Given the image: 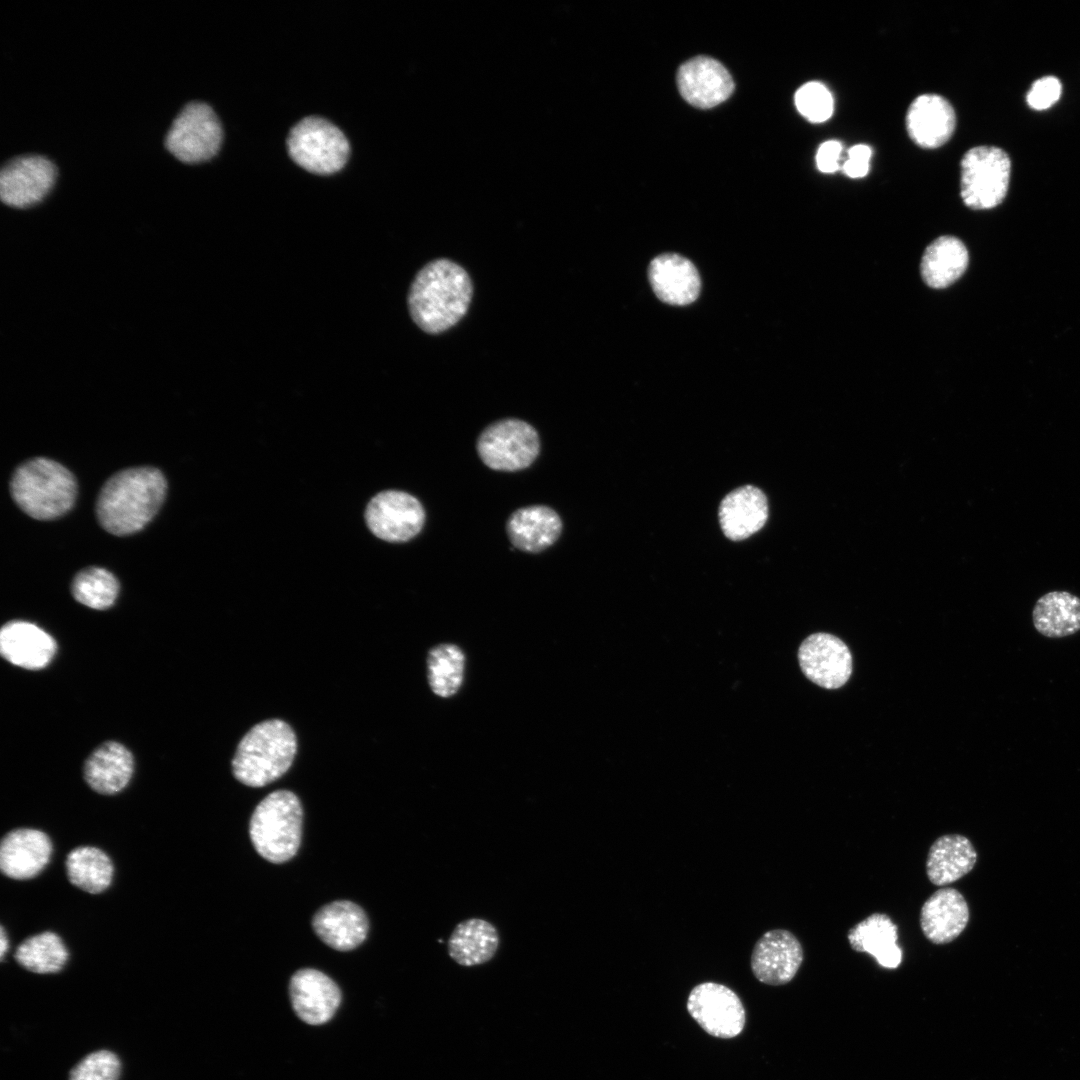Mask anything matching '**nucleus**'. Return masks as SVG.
Instances as JSON below:
<instances>
[{
    "mask_svg": "<svg viewBox=\"0 0 1080 1080\" xmlns=\"http://www.w3.org/2000/svg\"><path fill=\"white\" fill-rule=\"evenodd\" d=\"M768 518V503L757 487H739L724 497L719 507V521L725 536L733 541L748 538L759 531Z\"/></svg>",
    "mask_w": 1080,
    "mask_h": 1080,
    "instance_id": "23",
    "label": "nucleus"
},
{
    "mask_svg": "<svg viewBox=\"0 0 1080 1080\" xmlns=\"http://www.w3.org/2000/svg\"><path fill=\"white\" fill-rule=\"evenodd\" d=\"M803 948L786 929L765 932L755 943L751 969L760 982L778 986L790 982L803 962Z\"/></svg>",
    "mask_w": 1080,
    "mask_h": 1080,
    "instance_id": "14",
    "label": "nucleus"
},
{
    "mask_svg": "<svg viewBox=\"0 0 1080 1080\" xmlns=\"http://www.w3.org/2000/svg\"><path fill=\"white\" fill-rule=\"evenodd\" d=\"M1035 629L1048 638H1062L1080 630V598L1068 591L1042 595L1032 611Z\"/></svg>",
    "mask_w": 1080,
    "mask_h": 1080,
    "instance_id": "30",
    "label": "nucleus"
},
{
    "mask_svg": "<svg viewBox=\"0 0 1080 1080\" xmlns=\"http://www.w3.org/2000/svg\"><path fill=\"white\" fill-rule=\"evenodd\" d=\"M794 101L798 112L809 122L821 123L833 114V96L821 82L811 81L802 85L795 93Z\"/></svg>",
    "mask_w": 1080,
    "mask_h": 1080,
    "instance_id": "35",
    "label": "nucleus"
},
{
    "mask_svg": "<svg viewBox=\"0 0 1080 1080\" xmlns=\"http://www.w3.org/2000/svg\"><path fill=\"white\" fill-rule=\"evenodd\" d=\"M842 155V144L836 140H828L823 142L816 153V165L819 171L823 173H833L837 171L840 166V160Z\"/></svg>",
    "mask_w": 1080,
    "mask_h": 1080,
    "instance_id": "39",
    "label": "nucleus"
},
{
    "mask_svg": "<svg viewBox=\"0 0 1080 1080\" xmlns=\"http://www.w3.org/2000/svg\"><path fill=\"white\" fill-rule=\"evenodd\" d=\"M9 948V940L5 931V928L1 926L0 929V958L3 960L4 956Z\"/></svg>",
    "mask_w": 1080,
    "mask_h": 1080,
    "instance_id": "40",
    "label": "nucleus"
},
{
    "mask_svg": "<svg viewBox=\"0 0 1080 1080\" xmlns=\"http://www.w3.org/2000/svg\"><path fill=\"white\" fill-rule=\"evenodd\" d=\"M65 868L70 883L90 894L106 890L114 874L110 857L93 846H80L71 850L66 857Z\"/></svg>",
    "mask_w": 1080,
    "mask_h": 1080,
    "instance_id": "31",
    "label": "nucleus"
},
{
    "mask_svg": "<svg viewBox=\"0 0 1080 1080\" xmlns=\"http://www.w3.org/2000/svg\"><path fill=\"white\" fill-rule=\"evenodd\" d=\"M1011 162L1007 153L995 146H976L961 160L960 195L975 210L991 209L1005 199Z\"/></svg>",
    "mask_w": 1080,
    "mask_h": 1080,
    "instance_id": "7",
    "label": "nucleus"
},
{
    "mask_svg": "<svg viewBox=\"0 0 1080 1080\" xmlns=\"http://www.w3.org/2000/svg\"><path fill=\"white\" fill-rule=\"evenodd\" d=\"M464 669V653L454 644L437 645L428 653V682L431 690L440 697H451L458 692Z\"/></svg>",
    "mask_w": 1080,
    "mask_h": 1080,
    "instance_id": "33",
    "label": "nucleus"
},
{
    "mask_svg": "<svg viewBox=\"0 0 1080 1080\" xmlns=\"http://www.w3.org/2000/svg\"><path fill=\"white\" fill-rule=\"evenodd\" d=\"M133 771L131 752L124 745L109 741L88 757L84 765V778L94 791L112 795L127 786Z\"/></svg>",
    "mask_w": 1080,
    "mask_h": 1080,
    "instance_id": "26",
    "label": "nucleus"
},
{
    "mask_svg": "<svg viewBox=\"0 0 1080 1080\" xmlns=\"http://www.w3.org/2000/svg\"><path fill=\"white\" fill-rule=\"evenodd\" d=\"M121 1061L107 1049L90 1052L69 1072L68 1080H119Z\"/></svg>",
    "mask_w": 1080,
    "mask_h": 1080,
    "instance_id": "36",
    "label": "nucleus"
},
{
    "mask_svg": "<svg viewBox=\"0 0 1080 1080\" xmlns=\"http://www.w3.org/2000/svg\"><path fill=\"white\" fill-rule=\"evenodd\" d=\"M57 650L54 638L37 625L14 620L0 632V652L13 665L28 670L46 667Z\"/></svg>",
    "mask_w": 1080,
    "mask_h": 1080,
    "instance_id": "22",
    "label": "nucleus"
},
{
    "mask_svg": "<svg viewBox=\"0 0 1080 1080\" xmlns=\"http://www.w3.org/2000/svg\"><path fill=\"white\" fill-rule=\"evenodd\" d=\"M473 288L467 271L456 262L438 258L415 275L407 303L413 322L428 334L442 333L466 314Z\"/></svg>",
    "mask_w": 1080,
    "mask_h": 1080,
    "instance_id": "1",
    "label": "nucleus"
},
{
    "mask_svg": "<svg viewBox=\"0 0 1080 1080\" xmlns=\"http://www.w3.org/2000/svg\"><path fill=\"white\" fill-rule=\"evenodd\" d=\"M871 155L872 150L868 145H854L848 150V158L841 169L850 178L864 177L869 171Z\"/></svg>",
    "mask_w": 1080,
    "mask_h": 1080,
    "instance_id": "38",
    "label": "nucleus"
},
{
    "mask_svg": "<svg viewBox=\"0 0 1080 1080\" xmlns=\"http://www.w3.org/2000/svg\"><path fill=\"white\" fill-rule=\"evenodd\" d=\"M368 926L364 910L347 900L324 905L312 919L316 935L326 945L338 951H349L358 947L366 939Z\"/></svg>",
    "mask_w": 1080,
    "mask_h": 1080,
    "instance_id": "19",
    "label": "nucleus"
},
{
    "mask_svg": "<svg viewBox=\"0 0 1080 1080\" xmlns=\"http://www.w3.org/2000/svg\"><path fill=\"white\" fill-rule=\"evenodd\" d=\"M969 917L964 896L955 888L943 887L924 902L920 911V927L933 944H946L964 931Z\"/></svg>",
    "mask_w": 1080,
    "mask_h": 1080,
    "instance_id": "20",
    "label": "nucleus"
},
{
    "mask_svg": "<svg viewBox=\"0 0 1080 1080\" xmlns=\"http://www.w3.org/2000/svg\"><path fill=\"white\" fill-rule=\"evenodd\" d=\"M56 167L41 155H21L9 160L0 172V197L4 204L27 208L42 201L52 189Z\"/></svg>",
    "mask_w": 1080,
    "mask_h": 1080,
    "instance_id": "12",
    "label": "nucleus"
},
{
    "mask_svg": "<svg viewBox=\"0 0 1080 1080\" xmlns=\"http://www.w3.org/2000/svg\"><path fill=\"white\" fill-rule=\"evenodd\" d=\"M287 148L291 159L305 170L319 175L338 172L346 164L350 147L343 132L328 120L309 116L289 132Z\"/></svg>",
    "mask_w": 1080,
    "mask_h": 1080,
    "instance_id": "6",
    "label": "nucleus"
},
{
    "mask_svg": "<svg viewBox=\"0 0 1080 1080\" xmlns=\"http://www.w3.org/2000/svg\"><path fill=\"white\" fill-rule=\"evenodd\" d=\"M297 750L296 736L283 720L270 719L253 726L241 739L232 760L235 778L250 787H262L290 768Z\"/></svg>",
    "mask_w": 1080,
    "mask_h": 1080,
    "instance_id": "3",
    "label": "nucleus"
},
{
    "mask_svg": "<svg viewBox=\"0 0 1080 1080\" xmlns=\"http://www.w3.org/2000/svg\"><path fill=\"white\" fill-rule=\"evenodd\" d=\"M802 672L813 683L836 689L843 686L852 672V657L846 644L827 633L807 637L799 647Z\"/></svg>",
    "mask_w": 1080,
    "mask_h": 1080,
    "instance_id": "13",
    "label": "nucleus"
},
{
    "mask_svg": "<svg viewBox=\"0 0 1080 1080\" xmlns=\"http://www.w3.org/2000/svg\"><path fill=\"white\" fill-rule=\"evenodd\" d=\"M499 943L498 930L491 922L469 918L455 926L448 939L447 950L457 964L471 967L490 961Z\"/></svg>",
    "mask_w": 1080,
    "mask_h": 1080,
    "instance_id": "28",
    "label": "nucleus"
},
{
    "mask_svg": "<svg viewBox=\"0 0 1080 1080\" xmlns=\"http://www.w3.org/2000/svg\"><path fill=\"white\" fill-rule=\"evenodd\" d=\"M52 843L47 834L34 828L8 832L0 844V869L8 878L27 880L37 876L48 864Z\"/></svg>",
    "mask_w": 1080,
    "mask_h": 1080,
    "instance_id": "17",
    "label": "nucleus"
},
{
    "mask_svg": "<svg viewBox=\"0 0 1080 1080\" xmlns=\"http://www.w3.org/2000/svg\"><path fill=\"white\" fill-rule=\"evenodd\" d=\"M687 1010L699 1026L714 1037H736L745 1025V1009L740 998L719 983L696 985L688 996Z\"/></svg>",
    "mask_w": 1080,
    "mask_h": 1080,
    "instance_id": "10",
    "label": "nucleus"
},
{
    "mask_svg": "<svg viewBox=\"0 0 1080 1080\" xmlns=\"http://www.w3.org/2000/svg\"><path fill=\"white\" fill-rule=\"evenodd\" d=\"M506 531L514 547L524 552L538 553L559 538L562 521L557 512L548 506H527L510 515Z\"/></svg>",
    "mask_w": 1080,
    "mask_h": 1080,
    "instance_id": "24",
    "label": "nucleus"
},
{
    "mask_svg": "<svg viewBox=\"0 0 1080 1080\" xmlns=\"http://www.w3.org/2000/svg\"><path fill=\"white\" fill-rule=\"evenodd\" d=\"M222 139V125L214 110L204 102L193 101L173 120L164 144L181 162L197 164L213 158Z\"/></svg>",
    "mask_w": 1080,
    "mask_h": 1080,
    "instance_id": "8",
    "label": "nucleus"
},
{
    "mask_svg": "<svg viewBox=\"0 0 1080 1080\" xmlns=\"http://www.w3.org/2000/svg\"><path fill=\"white\" fill-rule=\"evenodd\" d=\"M906 129L911 140L921 148L935 149L953 135L956 115L952 105L937 94L916 97L906 113Z\"/></svg>",
    "mask_w": 1080,
    "mask_h": 1080,
    "instance_id": "18",
    "label": "nucleus"
},
{
    "mask_svg": "<svg viewBox=\"0 0 1080 1080\" xmlns=\"http://www.w3.org/2000/svg\"><path fill=\"white\" fill-rule=\"evenodd\" d=\"M540 451L537 431L529 423L506 418L487 426L477 440L482 462L497 471H518L529 467Z\"/></svg>",
    "mask_w": 1080,
    "mask_h": 1080,
    "instance_id": "9",
    "label": "nucleus"
},
{
    "mask_svg": "<svg viewBox=\"0 0 1080 1080\" xmlns=\"http://www.w3.org/2000/svg\"><path fill=\"white\" fill-rule=\"evenodd\" d=\"M302 820V805L293 792L276 790L268 794L254 809L249 824L257 853L272 863L290 860L300 846Z\"/></svg>",
    "mask_w": 1080,
    "mask_h": 1080,
    "instance_id": "5",
    "label": "nucleus"
},
{
    "mask_svg": "<svg viewBox=\"0 0 1080 1080\" xmlns=\"http://www.w3.org/2000/svg\"><path fill=\"white\" fill-rule=\"evenodd\" d=\"M10 490L16 504L30 517L51 520L73 506L77 485L63 465L46 458H33L14 472Z\"/></svg>",
    "mask_w": 1080,
    "mask_h": 1080,
    "instance_id": "4",
    "label": "nucleus"
},
{
    "mask_svg": "<svg viewBox=\"0 0 1080 1080\" xmlns=\"http://www.w3.org/2000/svg\"><path fill=\"white\" fill-rule=\"evenodd\" d=\"M1061 91V83L1056 77H1042L1031 86L1027 93V103L1035 110H1045L1060 98Z\"/></svg>",
    "mask_w": 1080,
    "mask_h": 1080,
    "instance_id": "37",
    "label": "nucleus"
},
{
    "mask_svg": "<svg viewBox=\"0 0 1080 1080\" xmlns=\"http://www.w3.org/2000/svg\"><path fill=\"white\" fill-rule=\"evenodd\" d=\"M14 957L20 966L32 973L53 974L64 968L68 950L59 935L44 931L21 942Z\"/></svg>",
    "mask_w": 1080,
    "mask_h": 1080,
    "instance_id": "32",
    "label": "nucleus"
},
{
    "mask_svg": "<svg viewBox=\"0 0 1080 1080\" xmlns=\"http://www.w3.org/2000/svg\"><path fill=\"white\" fill-rule=\"evenodd\" d=\"M648 277L656 296L667 304L684 306L699 296V273L694 264L681 255L666 253L655 257L650 262Z\"/></svg>",
    "mask_w": 1080,
    "mask_h": 1080,
    "instance_id": "21",
    "label": "nucleus"
},
{
    "mask_svg": "<svg viewBox=\"0 0 1080 1080\" xmlns=\"http://www.w3.org/2000/svg\"><path fill=\"white\" fill-rule=\"evenodd\" d=\"M167 484L153 467H134L113 475L102 487L96 504L101 526L114 535L141 530L158 512Z\"/></svg>",
    "mask_w": 1080,
    "mask_h": 1080,
    "instance_id": "2",
    "label": "nucleus"
},
{
    "mask_svg": "<svg viewBox=\"0 0 1080 1080\" xmlns=\"http://www.w3.org/2000/svg\"><path fill=\"white\" fill-rule=\"evenodd\" d=\"M289 994L296 1014L312 1025L330 1020L341 1002V992L336 983L312 968H303L293 974Z\"/></svg>",
    "mask_w": 1080,
    "mask_h": 1080,
    "instance_id": "16",
    "label": "nucleus"
},
{
    "mask_svg": "<svg viewBox=\"0 0 1080 1080\" xmlns=\"http://www.w3.org/2000/svg\"><path fill=\"white\" fill-rule=\"evenodd\" d=\"M677 84L683 98L691 105L708 109L725 101L734 90L727 69L717 60L698 56L678 70Z\"/></svg>",
    "mask_w": 1080,
    "mask_h": 1080,
    "instance_id": "15",
    "label": "nucleus"
},
{
    "mask_svg": "<svg viewBox=\"0 0 1080 1080\" xmlns=\"http://www.w3.org/2000/svg\"><path fill=\"white\" fill-rule=\"evenodd\" d=\"M847 939L854 951L870 954L884 968L895 969L902 962L898 927L887 914L869 915L848 931Z\"/></svg>",
    "mask_w": 1080,
    "mask_h": 1080,
    "instance_id": "25",
    "label": "nucleus"
},
{
    "mask_svg": "<svg viewBox=\"0 0 1080 1080\" xmlns=\"http://www.w3.org/2000/svg\"><path fill=\"white\" fill-rule=\"evenodd\" d=\"M72 595L79 603L103 610L111 607L119 592L115 576L99 567L86 568L76 574L71 585Z\"/></svg>",
    "mask_w": 1080,
    "mask_h": 1080,
    "instance_id": "34",
    "label": "nucleus"
},
{
    "mask_svg": "<svg viewBox=\"0 0 1080 1080\" xmlns=\"http://www.w3.org/2000/svg\"><path fill=\"white\" fill-rule=\"evenodd\" d=\"M977 852L971 841L960 834H946L931 845L926 874L936 886H945L967 875L975 866Z\"/></svg>",
    "mask_w": 1080,
    "mask_h": 1080,
    "instance_id": "27",
    "label": "nucleus"
},
{
    "mask_svg": "<svg viewBox=\"0 0 1080 1080\" xmlns=\"http://www.w3.org/2000/svg\"><path fill=\"white\" fill-rule=\"evenodd\" d=\"M969 255L961 240L953 236L935 239L925 250L921 260V275L932 288H945L966 271Z\"/></svg>",
    "mask_w": 1080,
    "mask_h": 1080,
    "instance_id": "29",
    "label": "nucleus"
},
{
    "mask_svg": "<svg viewBox=\"0 0 1080 1080\" xmlns=\"http://www.w3.org/2000/svg\"><path fill=\"white\" fill-rule=\"evenodd\" d=\"M365 520L370 531L378 538L400 543L419 534L425 522V511L413 495L387 490L370 500Z\"/></svg>",
    "mask_w": 1080,
    "mask_h": 1080,
    "instance_id": "11",
    "label": "nucleus"
}]
</instances>
